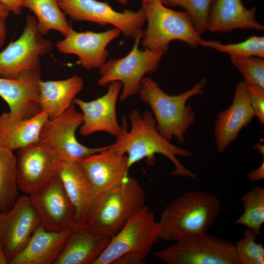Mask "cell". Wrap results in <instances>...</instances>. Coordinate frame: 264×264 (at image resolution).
Returning a JSON list of instances; mask_svg holds the SVG:
<instances>
[{
    "label": "cell",
    "mask_w": 264,
    "mask_h": 264,
    "mask_svg": "<svg viewBox=\"0 0 264 264\" xmlns=\"http://www.w3.org/2000/svg\"><path fill=\"white\" fill-rule=\"evenodd\" d=\"M131 124L128 129L126 117H123L121 129L116 142L110 149L120 155L126 154L129 169L143 159L148 165L155 163L156 154H162L173 164L175 169L172 176H180L196 179L198 176L188 169L178 159L177 156L190 157L193 153L171 143L158 131L153 113L145 111L141 113L133 110L129 116Z\"/></svg>",
    "instance_id": "1"
},
{
    "label": "cell",
    "mask_w": 264,
    "mask_h": 264,
    "mask_svg": "<svg viewBox=\"0 0 264 264\" xmlns=\"http://www.w3.org/2000/svg\"><path fill=\"white\" fill-rule=\"evenodd\" d=\"M206 82L203 78L180 94L170 95L152 78L144 77L142 80L138 94L150 107L158 131L167 140L175 138L180 144L184 142L185 133L195 121V113L186 103L193 96L203 93Z\"/></svg>",
    "instance_id": "2"
},
{
    "label": "cell",
    "mask_w": 264,
    "mask_h": 264,
    "mask_svg": "<svg viewBox=\"0 0 264 264\" xmlns=\"http://www.w3.org/2000/svg\"><path fill=\"white\" fill-rule=\"evenodd\" d=\"M220 200L209 193L186 192L167 205L159 221V238L175 242L186 235L206 232L217 219Z\"/></svg>",
    "instance_id": "3"
},
{
    "label": "cell",
    "mask_w": 264,
    "mask_h": 264,
    "mask_svg": "<svg viewBox=\"0 0 264 264\" xmlns=\"http://www.w3.org/2000/svg\"><path fill=\"white\" fill-rule=\"evenodd\" d=\"M147 22L141 38L143 47L166 53L174 40L186 43L195 48L199 45L201 35L185 11L169 8L159 0L142 2Z\"/></svg>",
    "instance_id": "4"
},
{
    "label": "cell",
    "mask_w": 264,
    "mask_h": 264,
    "mask_svg": "<svg viewBox=\"0 0 264 264\" xmlns=\"http://www.w3.org/2000/svg\"><path fill=\"white\" fill-rule=\"evenodd\" d=\"M145 205L143 188L136 179L128 176L100 197L88 225L98 233L112 238Z\"/></svg>",
    "instance_id": "5"
},
{
    "label": "cell",
    "mask_w": 264,
    "mask_h": 264,
    "mask_svg": "<svg viewBox=\"0 0 264 264\" xmlns=\"http://www.w3.org/2000/svg\"><path fill=\"white\" fill-rule=\"evenodd\" d=\"M154 253L168 264H239L235 244L206 232L190 234Z\"/></svg>",
    "instance_id": "6"
},
{
    "label": "cell",
    "mask_w": 264,
    "mask_h": 264,
    "mask_svg": "<svg viewBox=\"0 0 264 264\" xmlns=\"http://www.w3.org/2000/svg\"><path fill=\"white\" fill-rule=\"evenodd\" d=\"M134 40L132 49L126 56L106 61L99 68L100 77L98 85L106 87L113 82H120L122 88L119 98L122 101L138 93L142 80L146 74L157 70L164 54L148 48L139 49L141 39Z\"/></svg>",
    "instance_id": "7"
},
{
    "label": "cell",
    "mask_w": 264,
    "mask_h": 264,
    "mask_svg": "<svg viewBox=\"0 0 264 264\" xmlns=\"http://www.w3.org/2000/svg\"><path fill=\"white\" fill-rule=\"evenodd\" d=\"M44 36L35 16L28 15L20 37L0 52V77L16 79L40 72L41 57L53 48L51 42Z\"/></svg>",
    "instance_id": "8"
},
{
    "label": "cell",
    "mask_w": 264,
    "mask_h": 264,
    "mask_svg": "<svg viewBox=\"0 0 264 264\" xmlns=\"http://www.w3.org/2000/svg\"><path fill=\"white\" fill-rule=\"evenodd\" d=\"M159 225L154 211L145 205L130 218L111 238L109 244L93 264H112L121 255L135 252L145 258L159 239Z\"/></svg>",
    "instance_id": "9"
},
{
    "label": "cell",
    "mask_w": 264,
    "mask_h": 264,
    "mask_svg": "<svg viewBox=\"0 0 264 264\" xmlns=\"http://www.w3.org/2000/svg\"><path fill=\"white\" fill-rule=\"evenodd\" d=\"M58 2L65 15L74 21L111 25L127 37L141 39L146 21L142 8L118 12L107 2L98 0H58Z\"/></svg>",
    "instance_id": "10"
},
{
    "label": "cell",
    "mask_w": 264,
    "mask_h": 264,
    "mask_svg": "<svg viewBox=\"0 0 264 264\" xmlns=\"http://www.w3.org/2000/svg\"><path fill=\"white\" fill-rule=\"evenodd\" d=\"M17 158L18 189L28 196L39 192L58 176L64 161L40 140L19 149Z\"/></svg>",
    "instance_id": "11"
},
{
    "label": "cell",
    "mask_w": 264,
    "mask_h": 264,
    "mask_svg": "<svg viewBox=\"0 0 264 264\" xmlns=\"http://www.w3.org/2000/svg\"><path fill=\"white\" fill-rule=\"evenodd\" d=\"M82 122V113L73 104L61 114L47 120L42 129L40 140L55 151L64 161H78L108 148L109 145L91 148L80 143L75 133Z\"/></svg>",
    "instance_id": "12"
},
{
    "label": "cell",
    "mask_w": 264,
    "mask_h": 264,
    "mask_svg": "<svg viewBox=\"0 0 264 264\" xmlns=\"http://www.w3.org/2000/svg\"><path fill=\"white\" fill-rule=\"evenodd\" d=\"M41 225L40 216L29 196L19 197L13 206L0 214V244L9 261L25 247Z\"/></svg>",
    "instance_id": "13"
},
{
    "label": "cell",
    "mask_w": 264,
    "mask_h": 264,
    "mask_svg": "<svg viewBox=\"0 0 264 264\" xmlns=\"http://www.w3.org/2000/svg\"><path fill=\"white\" fill-rule=\"evenodd\" d=\"M41 225L51 231H61L77 223L75 210L59 176L39 192L29 196Z\"/></svg>",
    "instance_id": "14"
},
{
    "label": "cell",
    "mask_w": 264,
    "mask_h": 264,
    "mask_svg": "<svg viewBox=\"0 0 264 264\" xmlns=\"http://www.w3.org/2000/svg\"><path fill=\"white\" fill-rule=\"evenodd\" d=\"M106 93L90 101H85L75 98L73 104L81 110L83 122L80 127V133L83 136H89L102 132L117 137L120 133L121 124L118 121L116 105L122 85L113 82L108 85Z\"/></svg>",
    "instance_id": "15"
},
{
    "label": "cell",
    "mask_w": 264,
    "mask_h": 264,
    "mask_svg": "<svg viewBox=\"0 0 264 264\" xmlns=\"http://www.w3.org/2000/svg\"><path fill=\"white\" fill-rule=\"evenodd\" d=\"M121 33L116 27L101 32H78L73 30L64 39L57 42L56 46L62 53L77 56V64L84 68H99L109 56L107 46Z\"/></svg>",
    "instance_id": "16"
},
{
    "label": "cell",
    "mask_w": 264,
    "mask_h": 264,
    "mask_svg": "<svg viewBox=\"0 0 264 264\" xmlns=\"http://www.w3.org/2000/svg\"><path fill=\"white\" fill-rule=\"evenodd\" d=\"M79 162L99 199L129 176L128 158L108 148Z\"/></svg>",
    "instance_id": "17"
},
{
    "label": "cell",
    "mask_w": 264,
    "mask_h": 264,
    "mask_svg": "<svg viewBox=\"0 0 264 264\" xmlns=\"http://www.w3.org/2000/svg\"><path fill=\"white\" fill-rule=\"evenodd\" d=\"M254 117L247 86L240 81L235 88L231 105L219 113L215 121L214 136L218 151L223 152Z\"/></svg>",
    "instance_id": "18"
},
{
    "label": "cell",
    "mask_w": 264,
    "mask_h": 264,
    "mask_svg": "<svg viewBox=\"0 0 264 264\" xmlns=\"http://www.w3.org/2000/svg\"><path fill=\"white\" fill-rule=\"evenodd\" d=\"M59 176L74 207L77 223L88 224L99 198L79 161H64Z\"/></svg>",
    "instance_id": "19"
},
{
    "label": "cell",
    "mask_w": 264,
    "mask_h": 264,
    "mask_svg": "<svg viewBox=\"0 0 264 264\" xmlns=\"http://www.w3.org/2000/svg\"><path fill=\"white\" fill-rule=\"evenodd\" d=\"M40 72H31L18 78L0 77V97L7 104L10 113L26 119L42 111L39 103Z\"/></svg>",
    "instance_id": "20"
},
{
    "label": "cell",
    "mask_w": 264,
    "mask_h": 264,
    "mask_svg": "<svg viewBox=\"0 0 264 264\" xmlns=\"http://www.w3.org/2000/svg\"><path fill=\"white\" fill-rule=\"evenodd\" d=\"M111 239L87 224L77 223L53 264H93Z\"/></svg>",
    "instance_id": "21"
},
{
    "label": "cell",
    "mask_w": 264,
    "mask_h": 264,
    "mask_svg": "<svg viewBox=\"0 0 264 264\" xmlns=\"http://www.w3.org/2000/svg\"><path fill=\"white\" fill-rule=\"evenodd\" d=\"M75 225L59 232L48 231L40 225L9 264H53Z\"/></svg>",
    "instance_id": "22"
},
{
    "label": "cell",
    "mask_w": 264,
    "mask_h": 264,
    "mask_svg": "<svg viewBox=\"0 0 264 264\" xmlns=\"http://www.w3.org/2000/svg\"><path fill=\"white\" fill-rule=\"evenodd\" d=\"M256 8H246L242 0H215L210 11L207 30L226 32L237 29L263 31L256 19Z\"/></svg>",
    "instance_id": "23"
},
{
    "label": "cell",
    "mask_w": 264,
    "mask_h": 264,
    "mask_svg": "<svg viewBox=\"0 0 264 264\" xmlns=\"http://www.w3.org/2000/svg\"><path fill=\"white\" fill-rule=\"evenodd\" d=\"M49 119L47 113L41 111L36 115L22 119L3 112L0 115V144L13 151L40 140L43 127Z\"/></svg>",
    "instance_id": "24"
},
{
    "label": "cell",
    "mask_w": 264,
    "mask_h": 264,
    "mask_svg": "<svg viewBox=\"0 0 264 264\" xmlns=\"http://www.w3.org/2000/svg\"><path fill=\"white\" fill-rule=\"evenodd\" d=\"M39 103L42 111H46L49 119L61 114L71 105L84 87L82 78L74 75L68 78L39 83Z\"/></svg>",
    "instance_id": "25"
},
{
    "label": "cell",
    "mask_w": 264,
    "mask_h": 264,
    "mask_svg": "<svg viewBox=\"0 0 264 264\" xmlns=\"http://www.w3.org/2000/svg\"><path fill=\"white\" fill-rule=\"evenodd\" d=\"M23 5L34 14L39 30L43 35L56 30L65 37L73 30L58 0H24Z\"/></svg>",
    "instance_id": "26"
},
{
    "label": "cell",
    "mask_w": 264,
    "mask_h": 264,
    "mask_svg": "<svg viewBox=\"0 0 264 264\" xmlns=\"http://www.w3.org/2000/svg\"><path fill=\"white\" fill-rule=\"evenodd\" d=\"M17 156L14 151L0 144V211L8 212L19 198Z\"/></svg>",
    "instance_id": "27"
},
{
    "label": "cell",
    "mask_w": 264,
    "mask_h": 264,
    "mask_svg": "<svg viewBox=\"0 0 264 264\" xmlns=\"http://www.w3.org/2000/svg\"><path fill=\"white\" fill-rule=\"evenodd\" d=\"M244 211L235 223L246 227L258 235L264 223V188L253 187L242 196Z\"/></svg>",
    "instance_id": "28"
},
{
    "label": "cell",
    "mask_w": 264,
    "mask_h": 264,
    "mask_svg": "<svg viewBox=\"0 0 264 264\" xmlns=\"http://www.w3.org/2000/svg\"><path fill=\"white\" fill-rule=\"evenodd\" d=\"M199 45L211 48L234 57H264V36H252L237 43L224 44L217 41L200 40Z\"/></svg>",
    "instance_id": "29"
},
{
    "label": "cell",
    "mask_w": 264,
    "mask_h": 264,
    "mask_svg": "<svg viewBox=\"0 0 264 264\" xmlns=\"http://www.w3.org/2000/svg\"><path fill=\"white\" fill-rule=\"evenodd\" d=\"M159 0L166 6H179L184 9L200 35L207 30L208 15L215 0Z\"/></svg>",
    "instance_id": "30"
},
{
    "label": "cell",
    "mask_w": 264,
    "mask_h": 264,
    "mask_svg": "<svg viewBox=\"0 0 264 264\" xmlns=\"http://www.w3.org/2000/svg\"><path fill=\"white\" fill-rule=\"evenodd\" d=\"M258 236L246 228L243 238L235 244L239 264H264V247L262 243L257 242Z\"/></svg>",
    "instance_id": "31"
},
{
    "label": "cell",
    "mask_w": 264,
    "mask_h": 264,
    "mask_svg": "<svg viewBox=\"0 0 264 264\" xmlns=\"http://www.w3.org/2000/svg\"><path fill=\"white\" fill-rule=\"evenodd\" d=\"M232 63L242 74L247 86L264 88V60L257 57L230 56Z\"/></svg>",
    "instance_id": "32"
},
{
    "label": "cell",
    "mask_w": 264,
    "mask_h": 264,
    "mask_svg": "<svg viewBox=\"0 0 264 264\" xmlns=\"http://www.w3.org/2000/svg\"><path fill=\"white\" fill-rule=\"evenodd\" d=\"M247 86L251 108L258 120L264 124V88Z\"/></svg>",
    "instance_id": "33"
},
{
    "label": "cell",
    "mask_w": 264,
    "mask_h": 264,
    "mask_svg": "<svg viewBox=\"0 0 264 264\" xmlns=\"http://www.w3.org/2000/svg\"><path fill=\"white\" fill-rule=\"evenodd\" d=\"M145 257L135 252H129L117 258L112 264H143Z\"/></svg>",
    "instance_id": "34"
},
{
    "label": "cell",
    "mask_w": 264,
    "mask_h": 264,
    "mask_svg": "<svg viewBox=\"0 0 264 264\" xmlns=\"http://www.w3.org/2000/svg\"><path fill=\"white\" fill-rule=\"evenodd\" d=\"M0 2L5 6L10 12L19 15L24 8V0H0Z\"/></svg>",
    "instance_id": "35"
},
{
    "label": "cell",
    "mask_w": 264,
    "mask_h": 264,
    "mask_svg": "<svg viewBox=\"0 0 264 264\" xmlns=\"http://www.w3.org/2000/svg\"><path fill=\"white\" fill-rule=\"evenodd\" d=\"M248 177L251 182H256L264 179V162L257 169L248 173Z\"/></svg>",
    "instance_id": "36"
},
{
    "label": "cell",
    "mask_w": 264,
    "mask_h": 264,
    "mask_svg": "<svg viewBox=\"0 0 264 264\" xmlns=\"http://www.w3.org/2000/svg\"><path fill=\"white\" fill-rule=\"evenodd\" d=\"M5 20H0V48L3 45L6 36Z\"/></svg>",
    "instance_id": "37"
},
{
    "label": "cell",
    "mask_w": 264,
    "mask_h": 264,
    "mask_svg": "<svg viewBox=\"0 0 264 264\" xmlns=\"http://www.w3.org/2000/svg\"><path fill=\"white\" fill-rule=\"evenodd\" d=\"M10 13L8 8L0 2V20H5Z\"/></svg>",
    "instance_id": "38"
},
{
    "label": "cell",
    "mask_w": 264,
    "mask_h": 264,
    "mask_svg": "<svg viewBox=\"0 0 264 264\" xmlns=\"http://www.w3.org/2000/svg\"><path fill=\"white\" fill-rule=\"evenodd\" d=\"M8 259L0 244V264H8Z\"/></svg>",
    "instance_id": "39"
},
{
    "label": "cell",
    "mask_w": 264,
    "mask_h": 264,
    "mask_svg": "<svg viewBox=\"0 0 264 264\" xmlns=\"http://www.w3.org/2000/svg\"><path fill=\"white\" fill-rule=\"evenodd\" d=\"M114 0L121 4H126L128 2V0Z\"/></svg>",
    "instance_id": "40"
},
{
    "label": "cell",
    "mask_w": 264,
    "mask_h": 264,
    "mask_svg": "<svg viewBox=\"0 0 264 264\" xmlns=\"http://www.w3.org/2000/svg\"><path fill=\"white\" fill-rule=\"evenodd\" d=\"M150 0H141L142 2H145V1H150Z\"/></svg>",
    "instance_id": "41"
},
{
    "label": "cell",
    "mask_w": 264,
    "mask_h": 264,
    "mask_svg": "<svg viewBox=\"0 0 264 264\" xmlns=\"http://www.w3.org/2000/svg\"><path fill=\"white\" fill-rule=\"evenodd\" d=\"M0 213H1V212H0Z\"/></svg>",
    "instance_id": "42"
}]
</instances>
